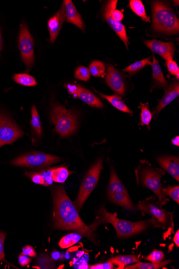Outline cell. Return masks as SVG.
Returning <instances> with one entry per match:
<instances>
[{
    "mask_svg": "<svg viewBox=\"0 0 179 269\" xmlns=\"http://www.w3.org/2000/svg\"><path fill=\"white\" fill-rule=\"evenodd\" d=\"M52 193L55 228L62 230L79 231L88 227L79 217L76 208L62 186L53 187Z\"/></svg>",
    "mask_w": 179,
    "mask_h": 269,
    "instance_id": "1",
    "label": "cell"
},
{
    "mask_svg": "<svg viewBox=\"0 0 179 269\" xmlns=\"http://www.w3.org/2000/svg\"><path fill=\"white\" fill-rule=\"evenodd\" d=\"M136 182L139 186L150 189L158 198V203L161 207L165 205L169 199L163 192L161 178L165 174L163 169L153 168L147 161H141L135 171Z\"/></svg>",
    "mask_w": 179,
    "mask_h": 269,
    "instance_id": "2",
    "label": "cell"
},
{
    "mask_svg": "<svg viewBox=\"0 0 179 269\" xmlns=\"http://www.w3.org/2000/svg\"><path fill=\"white\" fill-rule=\"evenodd\" d=\"M152 28L156 32L169 34L178 33L179 21L175 12L160 1L152 3Z\"/></svg>",
    "mask_w": 179,
    "mask_h": 269,
    "instance_id": "3",
    "label": "cell"
},
{
    "mask_svg": "<svg viewBox=\"0 0 179 269\" xmlns=\"http://www.w3.org/2000/svg\"><path fill=\"white\" fill-rule=\"evenodd\" d=\"M98 218L100 219L102 223H110L113 226L117 232L118 237H128L143 232L151 224L150 220L138 222H132L122 220L116 216V214L108 212L103 206L99 211Z\"/></svg>",
    "mask_w": 179,
    "mask_h": 269,
    "instance_id": "4",
    "label": "cell"
},
{
    "mask_svg": "<svg viewBox=\"0 0 179 269\" xmlns=\"http://www.w3.org/2000/svg\"><path fill=\"white\" fill-rule=\"evenodd\" d=\"M137 207L143 215L151 216L150 221L154 227L173 230V212H167L163 208L153 196L139 202Z\"/></svg>",
    "mask_w": 179,
    "mask_h": 269,
    "instance_id": "5",
    "label": "cell"
},
{
    "mask_svg": "<svg viewBox=\"0 0 179 269\" xmlns=\"http://www.w3.org/2000/svg\"><path fill=\"white\" fill-rule=\"evenodd\" d=\"M51 120L56 127V131L63 137L71 136L78 128L76 114L58 104L53 106Z\"/></svg>",
    "mask_w": 179,
    "mask_h": 269,
    "instance_id": "6",
    "label": "cell"
},
{
    "mask_svg": "<svg viewBox=\"0 0 179 269\" xmlns=\"http://www.w3.org/2000/svg\"><path fill=\"white\" fill-rule=\"evenodd\" d=\"M102 169L103 159L101 158L89 169L84 177L76 200L74 203L78 211L81 210L89 196L96 188Z\"/></svg>",
    "mask_w": 179,
    "mask_h": 269,
    "instance_id": "7",
    "label": "cell"
},
{
    "mask_svg": "<svg viewBox=\"0 0 179 269\" xmlns=\"http://www.w3.org/2000/svg\"><path fill=\"white\" fill-rule=\"evenodd\" d=\"M61 158L42 152H37L24 154L12 161L13 166L32 169L43 168L60 161Z\"/></svg>",
    "mask_w": 179,
    "mask_h": 269,
    "instance_id": "8",
    "label": "cell"
},
{
    "mask_svg": "<svg viewBox=\"0 0 179 269\" xmlns=\"http://www.w3.org/2000/svg\"><path fill=\"white\" fill-rule=\"evenodd\" d=\"M18 47L22 59L27 67V72L31 68L34 63V42L27 24L21 25L18 39Z\"/></svg>",
    "mask_w": 179,
    "mask_h": 269,
    "instance_id": "9",
    "label": "cell"
},
{
    "mask_svg": "<svg viewBox=\"0 0 179 269\" xmlns=\"http://www.w3.org/2000/svg\"><path fill=\"white\" fill-rule=\"evenodd\" d=\"M23 134L22 129L0 111V148L5 144L13 143Z\"/></svg>",
    "mask_w": 179,
    "mask_h": 269,
    "instance_id": "10",
    "label": "cell"
},
{
    "mask_svg": "<svg viewBox=\"0 0 179 269\" xmlns=\"http://www.w3.org/2000/svg\"><path fill=\"white\" fill-rule=\"evenodd\" d=\"M118 2V0H112V1H108L104 8L103 16L109 25V26L112 28L119 38L125 43L127 48L128 49V47L129 43L125 26H124L121 22L113 21L111 16L113 11L116 9Z\"/></svg>",
    "mask_w": 179,
    "mask_h": 269,
    "instance_id": "11",
    "label": "cell"
},
{
    "mask_svg": "<svg viewBox=\"0 0 179 269\" xmlns=\"http://www.w3.org/2000/svg\"><path fill=\"white\" fill-rule=\"evenodd\" d=\"M69 92L81 99L88 105L97 108H102L103 104L96 95L83 87L73 84L68 85Z\"/></svg>",
    "mask_w": 179,
    "mask_h": 269,
    "instance_id": "12",
    "label": "cell"
},
{
    "mask_svg": "<svg viewBox=\"0 0 179 269\" xmlns=\"http://www.w3.org/2000/svg\"><path fill=\"white\" fill-rule=\"evenodd\" d=\"M107 85L114 92L123 96L125 92V83L122 75L112 64H107V72L105 79Z\"/></svg>",
    "mask_w": 179,
    "mask_h": 269,
    "instance_id": "13",
    "label": "cell"
},
{
    "mask_svg": "<svg viewBox=\"0 0 179 269\" xmlns=\"http://www.w3.org/2000/svg\"><path fill=\"white\" fill-rule=\"evenodd\" d=\"M145 44L152 52L160 55L166 61L170 59H173L175 52V47L173 43L163 42L153 39L146 41Z\"/></svg>",
    "mask_w": 179,
    "mask_h": 269,
    "instance_id": "14",
    "label": "cell"
},
{
    "mask_svg": "<svg viewBox=\"0 0 179 269\" xmlns=\"http://www.w3.org/2000/svg\"><path fill=\"white\" fill-rule=\"evenodd\" d=\"M66 19V9L64 3H63L61 8L48 21V29L49 34H50V41L52 43L56 41L62 24Z\"/></svg>",
    "mask_w": 179,
    "mask_h": 269,
    "instance_id": "15",
    "label": "cell"
},
{
    "mask_svg": "<svg viewBox=\"0 0 179 269\" xmlns=\"http://www.w3.org/2000/svg\"><path fill=\"white\" fill-rule=\"evenodd\" d=\"M97 226V224L94 222L91 226L88 227L84 230L77 231L76 232L68 234V235L63 237L61 240L60 241L59 246L63 249L72 247L75 244L80 241L83 237L86 236L87 234L95 229Z\"/></svg>",
    "mask_w": 179,
    "mask_h": 269,
    "instance_id": "16",
    "label": "cell"
},
{
    "mask_svg": "<svg viewBox=\"0 0 179 269\" xmlns=\"http://www.w3.org/2000/svg\"><path fill=\"white\" fill-rule=\"evenodd\" d=\"M161 166L176 180L179 181V158L174 156H165L157 158Z\"/></svg>",
    "mask_w": 179,
    "mask_h": 269,
    "instance_id": "17",
    "label": "cell"
},
{
    "mask_svg": "<svg viewBox=\"0 0 179 269\" xmlns=\"http://www.w3.org/2000/svg\"><path fill=\"white\" fill-rule=\"evenodd\" d=\"M179 95V84L178 82H175L167 86L165 89V94L162 98L158 105L157 106L153 113L157 114L162 109L168 105L173 100L177 98Z\"/></svg>",
    "mask_w": 179,
    "mask_h": 269,
    "instance_id": "18",
    "label": "cell"
},
{
    "mask_svg": "<svg viewBox=\"0 0 179 269\" xmlns=\"http://www.w3.org/2000/svg\"><path fill=\"white\" fill-rule=\"evenodd\" d=\"M63 3L66 9L67 22L75 25L84 32V24L82 17L75 7L73 2L71 0H65L63 1Z\"/></svg>",
    "mask_w": 179,
    "mask_h": 269,
    "instance_id": "19",
    "label": "cell"
},
{
    "mask_svg": "<svg viewBox=\"0 0 179 269\" xmlns=\"http://www.w3.org/2000/svg\"><path fill=\"white\" fill-rule=\"evenodd\" d=\"M108 197L113 203L128 210L134 211L136 209L131 199L127 194L121 192L108 193Z\"/></svg>",
    "mask_w": 179,
    "mask_h": 269,
    "instance_id": "20",
    "label": "cell"
},
{
    "mask_svg": "<svg viewBox=\"0 0 179 269\" xmlns=\"http://www.w3.org/2000/svg\"><path fill=\"white\" fill-rule=\"evenodd\" d=\"M152 68V78L155 86L159 88L166 89L168 86L167 82L164 77L162 68L155 56L153 57V62L151 63Z\"/></svg>",
    "mask_w": 179,
    "mask_h": 269,
    "instance_id": "21",
    "label": "cell"
},
{
    "mask_svg": "<svg viewBox=\"0 0 179 269\" xmlns=\"http://www.w3.org/2000/svg\"><path fill=\"white\" fill-rule=\"evenodd\" d=\"M121 192L129 195L125 186L117 175L115 169L111 168L110 179L108 187V193Z\"/></svg>",
    "mask_w": 179,
    "mask_h": 269,
    "instance_id": "22",
    "label": "cell"
},
{
    "mask_svg": "<svg viewBox=\"0 0 179 269\" xmlns=\"http://www.w3.org/2000/svg\"><path fill=\"white\" fill-rule=\"evenodd\" d=\"M102 97L107 99L112 105L119 111L129 114H133V111L126 105L120 97L114 95H106L94 90Z\"/></svg>",
    "mask_w": 179,
    "mask_h": 269,
    "instance_id": "23",
    "label": "cell"
},
{
    "mask_svg": "<svg viewBox=\"0 0 179 269\" xmlns=\"http://www.w3.org/2000/svg\"><path fill=\"white\" fill-rule=\"evenodd\" d=\"M112 265L118 267V269H124L125 267L131 264L139 262L138 257L135 255H120L113 257L108 260Z\"/></svg>",
    "mask_w": 179,
    "mask_h": 269,
    "instance_id": "24",
    "label": "cell"
},
{
    "mask_svg": "<svg viewBox=\"0 0 179 269\" xmlns=\"http://www.w3.org/2000/svg\"><path fill=\"white\" fill-rule=\"evenodd\" d=\"M172 261L167 260L164 261H162L159 263H143L137 262L135 265L127 266L124 268L125 269H160L164 267L169 264H170Z\"/></svg>",
    "mask_w": 179,
    "mask_h": 269,
    "instance_id": "25",
    "label": "cell"
},
{
    "mask_svg": "<svg viewBox=\"0 0 179 269\" xmlns=\"http://www.w3.org/2000/svg\"><path fill=\"white\" fill-rule=\"evenodd\" d=\"M72 172L69 171L67 167L61 166L57 168H53L52 178L53 181L62 183L66 181Z\"/></svg>",
    "mask_w": 179,
    "mask_h": 269,
    "instance_id": "26",
    "label": "cell"
},
{
    "mask_svg": "<svg viewBox=\"0 0 179 269\" xmlns=\"http://www.w3.org/2000/svg\"><path fill=\"white\" fill-rule=\"evenodd\" d=\"M129 7L133 12L135 13L137 16L142 18L143 21H149L150 18L147 16L145 8L140 0H131L129 1Z\"/></svg>",
    "mask_w": 179,
    "mask_h": 269,
    "instance_id": "27",
    "label": "cell"
},
{
    "mask_svg": "<svg viewBox=\"0 0 179 269\" xmlns=\"http://www.w3.org/2000/svg\"><path fill=\"white\" fill-rule=\"evenodd\" d=\"M14 79L16 83L25 86L33 87L37 84L35 79L26 73L15 74Z\"/></svg>",
    "mask_w": 179,
    "mask_h": 269,
    "instance_id": "28",
    "label": "cell"
},
{
    "mask_svg": "<svg viewBox=\"0 0 179 269\" xmlns=\"http://www.w3.org/2000/svg\"><path fill=\"white\" fill-rule=\"evenodd\" d=\"M150 60L151 57H149L147 59L142 60L141 61L133 63L131 64L130 66H129L125 69H124L123 71L124 72L128 73L132 76V75H134V74H135L141 70V69L146 66L147 64H151Z\"/></svg>",
    "mask_w": 179,
    "mask_h": 269,
    "instance_id": "29",
    "label": "cell"
},
{
    "mask_svg": "<svg viewBox=\"0 0 179 269\" xmlns=\"http://www.w3.org/2000/svg\"><path fill=\"white\" fill-rule=\"evenodd\" d=\"M89 71L93 77L103 78L105 76V64L101 61H93L90 64Z\"/></svg>",
    "mask_w": 179,
    "mask_h": 269,
    "instance_id": "30",
    "label": "cell"
},
{
    "mask_svg": "<svg viewBox=\"0 0 179 269\" xmlns=\"http://www.w3.org/2000/svg\"><path fill=\"white\" fill-rule=\"evenodd\" d=\"M31 126L38 135L41 136L43 132L42 123L36 106L34 105L32 106L31 108Z\"/></svg>",
    "mask_w": 179,
    "mask_h": 269,
    "instance_id": "31",
    "label": "cell"
},
{
    "mask_svg": "<svg viewBox=\"0 0 179 269\" xmlns=\"http://www.w3.org/2000/svg\"><path fill=\"white\" fill-rule=\"evenodd\" d=\"M148 103H141L140 108L141 110V119L142 126H149L151 121L152 114L148 108Z\"/></svg>",
    "mask_w": 179,
    "mask_h": 269,
    "instance_id": "32",
    "label": "cell"
},
{
    "mask_svg": "<svg viewBox=\"0 0 179 269\" xmlns=\"http://www.w3.org/2000/svg\"><path fill=\"white\" fill-rule=\"evenodd\" d=\"M163 192L164 195L170 197L177 204H179V187L178 186L163 187Z\"/></svg>",
    "mask_w": 179,
    "mask_h": 269,
    "instance_id": "33",
    "label": "cell"
},
{
    "mask_svg": "<svg viewBox=\"0 0 179 269\" xmlns=\"http://www.w3.org/2000/svg\"><path fill=\"white\" fill-rule=\"evenodd\" d=\"M74 76L79 80L88 81L90 78V72L88 68L82 66H79L75 72Z\"/></svg>",
    "mask_w": 179,
    "mask_h": 269,
    "instance_id": "34",
    "label": "cell"
},
{
    "mask_svg": "<svg viewBox=\"0 0 179 269\" xmlns=\"http://www.w3.org/2000/svg\"><path fill=\"white\" fill-rule=\"evenodd\" d=\"M53 168L45 169V170L38 172L44 182V186L48 187L52 185L53 183L52 178Z\"/></svg>",
    "mask_w": 179,
    "mask_h": 269,
    "instance_id": "35",
    "label": "cell"
},
{
    "mask_svg": "<svg viewBox=\"0 0 179 269\" xmlns=\"http://www.w3.org/2000/svg\"><path fill=\"white\" fill-rule=\"evenodd\" d=\"M164 253L161 251L154 250L150 254L146 257L147 260L153 263L161 262L164 258Z\"/></svg>",
    "mask_w": 179,
    "mask_h": 269,
    "instance_id": "36",
    "label": "cell"
},
{
    "mask_svg": "<svg viewBox=\"0 0 179 269\" xmlns=\"http://www.w3.org/2000/svg\"><path fill=\"white\" fill-rule=\"evenodd\" d=\"M168 70L173 76H175L178 79L179 78V68L177 63L173 59H170L166 61Z\"/></svg>",
    "mask_w": 179,
    "mask_h": 269,
    "instance_id": "37",
    "label": "cell"
},
{
    "mask_svg": "<svg viewBox=\"0 0 179 269\" xmlns=\"http://www.w3.org/2000/svg\"><path fill=\"white\" fill-rule=\"evenodd\" d=\"M6 237V234L0 231V261L6 262V260H5L4 252V244Z\"/></svg>",
    "mask_w": 179,
    "mask_h": 269,
    "instance_id": "38",
    "label": "cell"
},
{
    "mask_svg": "<svg viewBox=\"0 0 179 269\" xmlns=\"http://www.w3.org/2000/svg\"><path fill=\"white\" fill-rule=\"evenodd\" d=\"M38 265H39L40 267L42 268V269H46V264H47V265L49 266V269L53 268L54 266H53V262L51 260V259L49 258L48 256H41V257L38 259Z\"/></svg>",
    "mask_w": 179,
    "mask_h": 269,
    "instance_id": "39",
    "label": "cell"
},
{
    "mask_svg": "<svg viewBox=\"0 0 179 269\" xmlns=\"http://www.w3.org/2000/svg\"><path fill=\"white\" fill-rule=\"evenodd\" d=\"M26 174L27 176L31 179V180L34 183L44 185L43 180L38 172H27Z\"/></svg>",
    "mask_w": 179,
    "mask_h": 269,
    "instance_id": "40",
    "label": "cell"
},
{
    "mask_svg": "<svg viewBox=\"0 0 179 269\" xmlns=\"http://www.w3.org/2000/svg\"><path fill=\"white\" fill-rule=\"evenodd\" d=\"M111 16L113 21L117 22H121L123 18V15L122 13L117 9H115L113 11Z\"/></svg>",
    "mask_w": 179,
    "mask_h": 269,
    "instance_id": "41",
    "label": "cell"
},
{
    "mask_svg": "<svg viewBox=\"0 0 179 269\" xmlns=\"http://www.w3.org/2000/svg\"><path fill=\"white\" fill-rule=\"evenodd\" d=\"M23 254L26 256L32 257H36L37 255L35 251L30 246H27L23 248Z\"/></svg>",
    "mask_w": 179,
    "mask_h": 269,
    "instance_id": "42",
    "label": "cell"
},
{
    "mask_svg": "<svg viewBox=\"0 0 179 269\" xmlns=\"http://www.w3.org/2000/svg\"><path fill=\"white\" fill-rule=\"evenodd\" d=\"M18 261L22 267H26L29 265V263L31 262V259L27 257V256L24 255V254H21L18 257Z\"/></svg>",
    "mask_w": 179,
    "mask_h": 269,
    "instance_id": "43",
    "label": "cell"
},
{
    "mask_svg": "<svg viewBox=\"0 0 179 269\" xmlns=\"http://www.w3.org/2000/svg\"><path fill=\"white\" fill-rule=\"evenodd\" d=\"M173 241L177 247H179V231L178 230L173 238Z\"/></svg>",
    "mask_w": 179,
    "mask_h": 269,
    "instance_id": "44",
    "label": "cell"
},
{
    "mask_svg": "<svg viewBox=\"0 0 179 269\" xmlns=\"http://www.w3.org/2000/svg\"><path fill=\"white\" fill-rule=\"evenodd\" d=\"M172 143L174 145L179 146V137L177 136L175 138L173 139L172 140Z\"/></svg>",
    "mask_w": 179,
    "mask_h": 269,
    "instance_id": "45",
    "label": "cell"
},
{
    "mask_svg": "<svg viewBox=\"0 0 179 269\" xmlns=\"http://www.w3.org/2000/svg\"><path fill=\"white\" fill-rule=\"evenodd\" d=\"M2 39L1 37V32H0V52H1V49L2 48Z\"/></svg>",
    "mask_w": 179,
    "mask_h": 269,
    "instance_id": "46",
    "label": "cell"
}]
</instances>
